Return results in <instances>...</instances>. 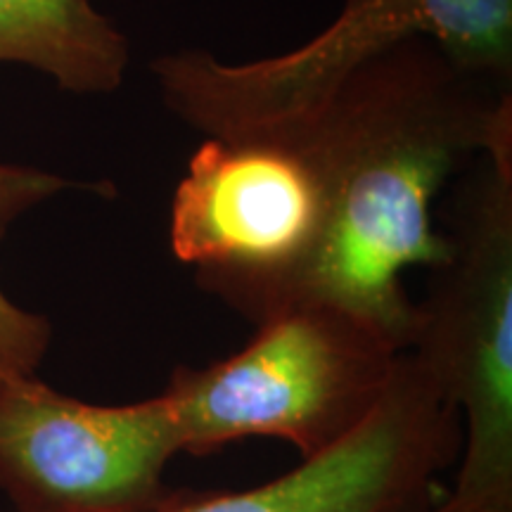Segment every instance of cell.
Listing matches in <instances>:
<instances>
[{"label": "cell", "instance_id": "cell-1", "mask_svg": "<svg viewBox=\"0 0 512 512\" xmlns=\"http://www.w3.org/2000/svg\"><path fill=\"white\" fill-rule=\"evenodd\" d=\"M512 124V88L467 72L427 38L389 50L351 76L294 131L316 162L318 230L252 323L294 306L349 313L408 351L415 304L403 271L437 268L451 240L432 207L448 178Z\"/></svg>", "mask_w": 512, "mask_h": 512}, {"label": "cell", "instance_id": "cell-2", "mask_svg": "<svg viewBox=\"0 0 512 512\" xmlns=\"http://www.w3.org/2000/svg\"><path fill=\"white\" fill-rule=\"evenodd\" d=\"M451 254L415 304L411 354L463 427L458 472L434 512H512V124L456 185Z\"/></svg>", "mask_w": 512, "mask_h": 512}, {"label": "cell", "instance_id": "cell-3", "mask_svg": "<svg viewBox=\"0 0 512 512\" xmlns=\"http://www.w3.org/2000/svg\"><path fill=\"white\" fill-rule=\"evenodd\" d=\"M413 38L510 88L512 0H344L335 22L292 53L230 64L192 48L157 55L150 69L166 110L204 138L280 136Z\"/></svg>", "mask_w": 512, "mask_h": 512}, {"label": "cell", "instance_id": "cell-4", "mask_svg": "<svg viewBox=\"0 0 512 512\" xmlns=\"http://www.w3.org/2000/svg\"><path fill=\"white\" fill-rule=\"evenodd\" d=\"M401 354L349 313L294 306L256 323L238 354L207 368L178 366L159 396L181 453L209 456L235 441L271 437L309 460L368 420Z\"/></svg>", "mask_w": 512, "mask_h": 512}, {"label": "cell", "instance_id": "cell-5", "mask_svg": "<svg viewBox=\"0 0 512 512\" xmlns=\"http://www.w3.org/2000/svg\"><path fill=\"white\" fill-rule=\"evenodd\" d=\"M323 192L297 136L204 138L171 202L169 245L202 290L242 316L302 261Z\"/></svg>", "mask_w": 512, "mask_h": 512}, {"label": "cell", "instance_id": "cell-6", "mask_svg": "<svg viewBox=\"0 0 512 512\" xmlns=\"http://www.w3.org/2000/svg\"><path fill=\"white\" fill-rule=\"evenodd\" d=\"M178 448L162 396L100 406L38 375L0 380V489L17 512H159Z\"/></svg>", "mask_w": 512, "mask_h": 512}, {"label": "cell", "instance_id": "cell-7", "mask_svg": "<svg viewBox=\"0 0 512 512\" xmlns=\"http://www.w3.org/2000/svg\"><path fill=\"white\" fill-rule=\"evenodd\" d=\"M463 448L453 403L411 354L342 444L247 491H190L159 512H434Z\"/></svg>", "mask_w": 512, "mask_h": 512}, {"label": "cell", "instance_id": "cell-8", "mask_svg": "<svg viewBox=\"0 0 512 512\" xmlns=\"http://www.w3.org/2000/svg\"><path fill=\"white\" fill-rule=\"evenodd\" d=\"M24 64L72 95L119 91L131 43L91 0H0V64Z\"/></svg>", "mask_w": 512, "mask_h": 512}, {"label": "cell", "instance_id": "cell-9", "mask_svg": "<svg viewBox=\"0 0 512 512\" xmlns=\"http://www.w3.org/2000/svg\"><path fill=\"white\" fill-rule=\"evenodd\" d=\"M64 190H86L100 197H112L117 192L112 183L105 181L79 183L34 166L0 164V240L27 211ZM50 342H53L50 320L41 313L22 309L0 290V380L36 375Z\"/></svg>", "mask_w": 512, "mask_h": 512}]
</instances>
